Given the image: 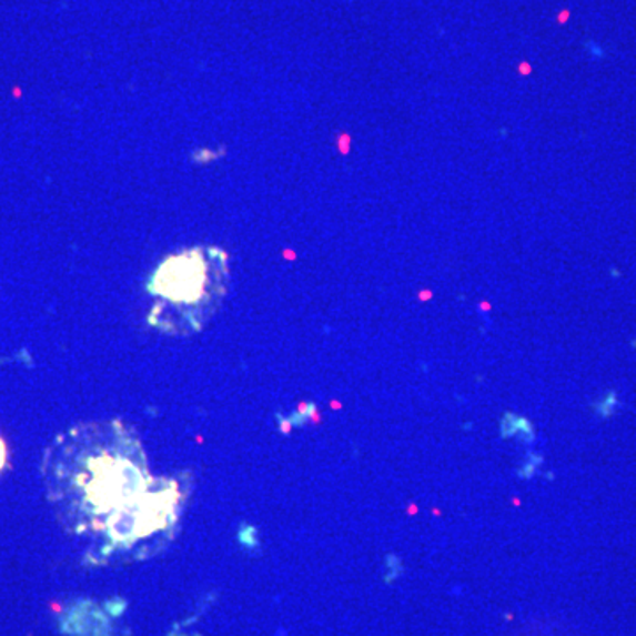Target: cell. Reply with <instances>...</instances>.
Masks as SVG:
<instances>
[{"mask_svg": "<svg viewBox=\"0 0 636 636\" xmlns=\"http://www.w3.org/2000/svg\"><path fill=\"white\" fill-rule=\"evenodd\" d=\"M43 477L65 531L91 539L154 479L139 435L121 421L79 424L59 435L44 455Z\"/></svg>", "mask_w": 636, "mask_h": 636, "instance_id": "cell-1", "label": "cell"}, {"mask_svg": "<svg viewBox=\"0 0 636 636\" xmlns=\"http://www.w3.org/2000/svg\"><path fill=\"white\" fill-rule=\"evenodd\" d=\"M226 253L220 248H191L166 256L148 283L154 306L149 324L166 334L199 333L225 299Z\"/></svg>", "mask_w": 636, "mask_h": 636, "instance_id": "cell-2", "label": "cell"}, {"mask_svg": "<svg viewBox=\"0 0 636 636\" xmlns=\"http://www.w3.org/2000/svg\"><path fill=\"white\" fill-rule=\"evenodd\" d=\"M190 494L184 477H154L133 503L110 516L92 537L87 561L98 566L119 558H145L170 542Z\"/></svg>", "mask_w": 636, "mask_h": 636, "instance_id": "cell-3", "label": "cell"}, {"mask_svg": "<svg viewBox=\"0 0 636 636\" xmlns=\"http://www.w3.org/2000/svg\"><path fill=\"white\" fill-rule=\"evenodd\" d=\"M6 462H8V447H6V442L0 438V471L6 467Z\"/></svg>", "mask_w": 636, "mask_h": 636, "instance_id": "cell-4", "label": "cell"}]
</instances>
